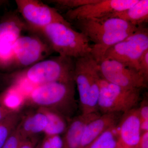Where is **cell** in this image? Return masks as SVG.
<instances>
[{
  "label": "cell",
  "mask_w": 148,
  "mask_h": 148,
  "mask_svg": "<svg viewBox=\"0 0 148 148\" xmlns=\"http://www.w3.org/2000/svg\"><path fill=\"white\" fill-rule=\"evenodd\" d=\"M39 143L38 136L24 139L18 148H36Z\"/></svg>",
  "instance_id": "cell-29"
},
{
  "label": "cell",
  "mask_w": 148,
  "mask_h": 148,
  "mask_svg": "<svg viewBox=\"0 0 148 148\" xmlns=\"http://www.w3.org/2000/svg\"><path fill=\"white\" fill-rule=\"evenodd\" d=\"M134 33L126 32H110L94 38L91 41L94 44L91 46L90 55L98 64L104 58L109 49Z\"/></svg>",
  "instance_id": "cell-15"
},
{
  "label": "cell",
  "mask_w": 148,
  "mask_h": 148,
  "mask_svg": "<svg viewBox=\"0 0 148 148\" xmlns=\"http://www.w3.org/2000/svg\"><path fill=\"white\" fill-rule=\"evenodd\" d=\"M74 22L77 28L90 41L95 37L110 32H135L140 27L116 17L88 18Z\"/></svg>",
  "instance_id": "cell-11"
},
{
  "label": "cell",
  "mask_w": 148,
  "mask_h": 148,
  "mask_svg": "<svg viewBox=\"0 0 148 148\" xmlns=\"http://www.w3.org/2000/svg\"><path fill=\"white\" fill-rule=\"evenodd\" d=\"M47 118V123L44 132L45 136L60 135L66 132L68 124L66 118L50 109L39 108Z\"/></svg>",
  "instance_id": "cell-19"
},
{
  "label": "cell",
  "mask_w": 148,
  "mask_h": 148,
  "mask_svg": "<svg viewBox=\"0 0 148 148\" xmlns=\"http://www.w3.org/2000/svg\"><path fill=\"white\" fill-rule=\"evenodd\" d=\"M21 118L18 112L11 113L0 122V148L18 126Z\"/></svg>",
  "instance_id": "cell-21"
},
{
  "label": "cell",
  "mask_w": 148,
  "mask_h": 148,
  "mask_svg": "<svg viewBox=\"0 0 148 148\" xmlns=\"http://www.w3.org/2000/svg\"><path fill=\"white\" fill-rule=\"evenodd\" d=\"M147 50L148 29L141 25L132 34L109 49L104 58L115 60L139 72V59Z\"/></svg>",
  "instance_id": "cell-6"
},
{
  "label": "cell",
  "mask_w": 148,
  "mask_h": 148,
  "mask_svg": "<svg viewBox=\"0 0 148 148\" xmlns=\"http://www.w3.org/2000/svg\"><path fill=\"white\" fill-rule=\"evenodd\" d=\"M116 17L139 27L148 20V1L138 0V2L127 9L112 14L106 18Z\"/></svg>",
  "instance_id": "cell-18"
},
{
  "label": "cell",
  "mask_w": 148,
  "mask_h": 148,
  "mask_svg": "<svg viewBox=\"0 0 148 148\" xmlns=\"http://www.w3.org/2000/svg\"><path fill=\"white\" fill-rule=\"evenodd\" d=\"M17 10L26 21L27 27L34 32L55 23L71 26L57 10L37 0H16Z\"/></svg>",
  "instance_id": "cell-7"
},
{
  "label": "cell",
  "mask_w": 148,
  "mask_h": 148,
  "mask_svg": "<svg viewBox=\"0 0 148 148\" xmlns=\"http://www.w3.org/2000/svg\"><path fill=\"white\" fill-rule=\"evenodd\" d=\"M98 0H53L49 2L53 3L57 8L63 10H72L82 6L92 3Z\"/></svg>",
  "instance_id": "cell-24"
},
{
  "label": "cell",
  "mask_w": 148,
  "mask_h": 148,
  "mask_svg": "<svg viewBox=\"0 0 148 148\" xmlns=\"http://www.w3.org/2000/svg\"><path fill=\"white\" fill-rule=\"evenodd\" d=\"M117 125L103 132L90 145L89 148H116Z\"/></svg>",
  "instance_id": "cell-22"
},
{
  "label": "cell",
  "mask_w": 148,
  "mask_h": 148,
  "mask_svg": "<svg viewBox=\"0 0 148 148\" xmlns=\"http://www.w3.org/2000/svg\"><path fill=\"white\" fill-rule=\"evenodd\" d=\"M123 114H103L90 122L85 129L79 148H89L91 144L101 134L119 123Z\"/></svg>",
  "instance_id": "cell-13"
},
{
  "label": "cell",
  "mask_w": 148,
  "mask_h": 148,
  "mask_svg": "<svg viewBox=\"0 0 148 148\" xmlns=\"http://www.w3.org/2000/svg\"><path fill=\"white\" fill-rule=\"evenodd\" d=\"M75 65L73 58L59 55L26 68L16 75V79H26L36 86L51 82H74Z\"/></svg>",
  "instance_id": "cell-4"
},
{
  "label": "cell",
  "mask_w": 148,
  "mask_h": 148,
  "mask_svg": "<svg viewBox=\"0 0 148 148\" xmlns=\"http://www.w3.org/2000/svg\"><path fill=\"white\" fill-rule=\"evenodd\" d=\"M36 148H40V142H39Z\"/></svg>",
  "instance_id": "cell-33"
},
{
  "label": "cell",
  "mask_w": 148,
  "mask_h": 148,
  "mask_svg": "<svg viewBox=\"0 0 148 148\" xmlns=\"http://www.w3.org/2000/svg\"><path fill=\"white\" fill-rule=\"evenodd\" d=\"M138 88H128L109 82L101 78L98 110L103 114H125L135 108L140 99Z\"/></svg>",
  "instance_id": "cell-5"
},
{
  "label": "cell",
  "mask_w": 148,
  "mask_h": 148,
  "mask_svg": "<svg viewBox=\"0 0 148 148\" xmlns=\"http://www.w3.org/2000/svg\"><path fill=\"white\" fill-rule=\"evenodd\" d=\"M138 148H148V131L141 134Z\"/></svg>",
  "instance_id": "cell-30"
},
{
  "label": "cell",
  "mask_w": 148,
  "mask_h": 148,
  "mask_svg": "<svg viewBox=\"0 0 148 148\" xmlns=\"http://www.w3.org/2000/svg\"><path fill=\"white\" fill-rule=\"evenodd\" d=\"M23 140L16 127L1 148H18Z\"/></svg>",
  "instance_id": "cell-27"
},
{
  "label": "cell",
  "mask_w": 148,
  "mask_h": 148,
  "mask_svg": "<svg viewBox=\"0 0 148 148\" xmlns=\"http://www.w3.org/2000/svg\"><path fill=\"white\" fill-rule=\"evenodd\" d=\"M138 1V0H98L96 2L68 11L66 16L69 20L73 21L106 18L112 14L129 8Z\"/></svg>",
  "instance_id": "cell-10"
},
{
  "label": "cell",
  "mask_w": 148,
  "mask_h": 148,
  "mask_svg": "<svg viewBox=\"0 0 148 148\" xmlns=\"http://www.w3.org/2000/svg\"><path fill=\"white\" fill-rule=\"evenodd\" d=\"M53 51L45 41L37 36H21L13 45V67L28 68L44 60Z\"/></svg>",
  "instance_id": "cell-8"
},
{
  "label": "cell",
  "mask_w": 148,
  "mask_h": 148,
  "mask_svg": "<svg viewBox=\"0 0 148 148\" xmlns=\"http://www.w3.org/2000/svg\"><path fill=\"white\" fill-rule=\"evenodd\" d=\"M11 113L12 112L6 108L0 101V122L5 118Z\"/></svg>",
  "instance_id": "cell-31"
},
{
  "label": "cell",
  "mask_w": 148,
  "mask_h": 148,
  "mask_svg": "<svg viewBox=\"0 0 148 148\" xmlns=\"http://www.w3.org/2000/svg\"><path fill=\"white\" fill-rule=\"evenodd\" d=\"M98 65L101 76L109 82L125 88L147 87L148 81L139 72L118 61L105 58Z\"/></svg>",
  "instance_id": "cell-9"
},
{
  "label": "cell",
  "mask_w": 148,
  "mask_h": 148,
  "mask_svg": "<svg viewBox=\"0 0 148 148\" xmlns=\"http://www.w3.org/2000/svg\"><path fill=\"white\" fill-rule=\"evenodd\" d=\"M141 133L138 109L123 114L117 125L116 148H138Z\"/></svg>",
  "instance_id": "cell-12"
},
{
  "label": "cell",
  "mask_w": 148,
  "mask_h": 148,
  "mask_svg": "<svg viewBox=\"0 0 148 148\" xmlns=\"http://www.w3.org/2000/svg\"><path fill=\"white\" fill-rule=\"evenodd\" d=\"M75 62L74 80L78 91L82 114L98 112L102 78L99 65L90 54L75 59Z\"/></svg>",
  "instance_id": "cell-2"
},
{
  "label": "cell",
  "mask_w": 148,
  "mask_h": 148,
  "mask_svg": "<svg viewBox=\"0 0 148 148\" xmlns=\"http://www.w3.org/2000/svg\"><path fill=\"white\" fill-rule=\"evenodd\" d=\"M37 32L42 35L53 51L60 56L76 59L90 54L91 46L89 40L71 26L53 23Z\"/></svg>",
  "instance_id": "cell-3"
},
{
  "label": "cell",
  "mask_w": 148,
  "mask_h": 148,
  "mask_svg": "<svg viewBox=\"0 0 148 148\" xmlns=\"http://www.w3.org/2000/svg\"><path fill=\"white\" fill-rule=\"evenodd\" d=\"M26 97L16 85L9 88L0 95L3 106L12 112H17L24 104Z\"/></svg>",
  "instance_id": "cell-20"
},
{
  "label": "cell",
  "mask_w": 148,
  "mask_h": 148,
  "mask_svg": "<svg viewBox=\"0 0 148 148\" xmlns=\"http://www.w3.org/2000/svg\"><path fill=\"white\" fill-rule=\"evenodd\" d=\"M139 72L147 80L148 79V50L143 53L138 62Z\"/></svg>",
  "instance_id": "cell-28"
},
{
  "label": "cell",
  "mask_w": 148,
  "mask_h": 148,
  "mask_svg": "<svg viewBox=\"0 0 148 148\" xmlns=\"http://www.w3.org/2000/svg\"><path fill=\"white\" fill-rule=\"evenodd\" d=\"M63 138L60 135L45 136L40 142V148H63Z\"/></svg>",
  "instance_id": "cell-25"
},
{
  "label": "cell",
  "mask_w": 148,
  "mask_h": 148,
  "mask_svg": "<svg viewBox=\"0 0 148 148\" xmlns=\"http://www.w3.org/2000/svg\"><path fill=\"white\" fill-rule=\"evenodd\" d=\"M7 1H3V0H0V6L3 5L5 4L6 3H7Z\"/></svg>",
  "instance_id": "cell-32"
},
{
  "label": "cell",
  "mask_w": 148,
  "mask_h": 148,
  "mask_svg": "<svg viewBox=\"0 0 148 148\" xmlns=\"http://www.w3.org/2000/svg\"><path fill=\"white\" fill-rule=\"evenodd\" d=\"M47 123V118L40 109L34 113L21 118L17 126L23 139L38 136L43 132Z\"/></svg>",
  "instance_id": "cell-16"
},
{
  "label": "cell",
  "mask_w": 148,
  "mask_h": 148,
  "mask_svg": "<svg viewBox=\"0 0 148 148\" xmlns=\"http://www.w3.org/2000/svg\"><path fill=\"white\" fill-rule=\"evenodd\" d=\"M101 114L98 112L82 114L74 118L68 125L63 138V148H79L81 140L88 124Z\"/></svg>",
  "instance_id": "cell-14"
},
{
  "label": "cell",
  "mask_w": 148,
  "mask_h": 148,
  "mask_svg": "<svg viewBox=\"0 0 148 148\" xmlns=\"http://www.w3.org/2000/svg\"><path fill=\"white\" fill-rule=\"evenodd\" d=\"M27 27L25 22L17 15L14 14L9 15L0 23V44L14 43Z\"/></svg>",
  "instance_id": "cell-17"
},
{
  "label": "cell",
  "mask_w": 148,
  "mask_h": 148,
  "mask_svg": "<svg viewBox=\"0 0 148 148\" xmlns=\"http://www.w3.org/2000/svg\"><path fill=\"white\" fill-rule=\"evenodd\" d=\"M75 82H53L37 86L27 96L29 103L38 108L55 111L66 119L76 109Z\"/></svg>",
  "instance_id": "cell-1"
},
{
  "label": "cell",
  "mask_w": 148,
  "mask_h": 148,
  "mask_svg": "<svg viewBox=\"0 0 148 148\" xmlns=\"http://www.w3.org/2000/svg\"><path fill=\"white\" fill-rule=\"evenodd\" d=\"M140 119L141 132L148 131V105L147 101L143 102L140 108L138 109Z\"/></svg>",
  "instance_id": "cell-26"
},
{
  "label": "cell",
  "mask_w": 148,
  "mask_h": 148,
  "mask_svg": "<svg viewBox=\"0 0 148 148\" xmlns=\"http://www.w3.org/2000/svg\"><path fill=\"white\" fill-rule=\"evenodd\" d=\"M14 44H0V67L2 69L13 67Z\"/></svg>",
  "instance_id": "cell-23"
}]
</instances>
